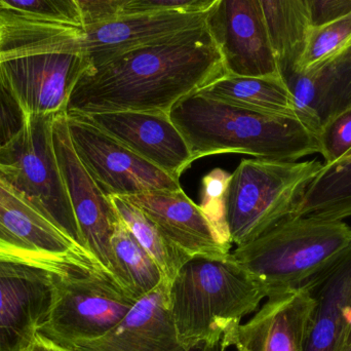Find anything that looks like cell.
<instances>
[{
    "instance_id": "3",
    "label": "cell",
    "mask_w": 351,
    "mask_h": 351,
    "mask_svg": "<svg viewBox=\"0 0 351 351\" xmlns=\"http://www.w3.org/2000/svg\"><path fill=\"white\" fill-rule=\"evenodd\" d=\"M170 117L194 162L216 154L297 162L321 154L319 137L302 121L234 106L195 93L182 99Z\"/></svg>"
},
{
    "instance_id": "5",
    "label": "cell",
    "mask_w": 351,
    "mask_h": 351,
    "mask_svg": "<svg viewBox=\"0 0 351 351\" xmlns=\"http://www.w3.org/2000/svg\"><path fill=\"white\" fill-rule=\"evenodd\" d=\"M350 245L351 227L343 220L289 217L252 243L237 247L231 256L270 297L306 286Z\"/></svg>"
},
{
    "instance_id": "12",
    "label": "cell",
    "mask_w": 351,
    "mask_h": 351,
    "mask_svg": "<svg viewBox=\"0 0 351 351\" xmlns=\"http://www.w3.org/2000/svg\"><path fill=\"white\" fill-rule=\"evenodd\" d=\"M221 1L199 8H164L123 14L84 27L80 47L92 64L143 47L172 43L208 28Z\"/></svg>"
},
{
    "instance_id": "22",
    "label": "cell",
    "mask_w": 351,
    "mask_h": 351,
    "mask_svg": "<svg viewBox=\"0 0 351 351\" xmlns=\"http://www.w3.org/2000/svg\"><path fill=\"white\" fill-rule=\"evenodd\" d=\"M291 217L344 220L351 217V149L323 166L309 184Z\"/></svg>"
},
{
    "instance_id": "28",
    "label": "cell",
    "mask_w": 351,
    "mask_h": 351,
    "mask_svg": "<svg viewBox=\"0 0 351 351\" xmlns=\"http://www.w3.org/2000/svg\"><path fill=\"white\" fill-rule=\"evenodd\" d=\"M0 10H10L39 20L84 27L74 0H0Z\"/></svg>"
},
{
    "instance_id": "29",
    "label": "cell",
    "mask_w": 351,
    "mask_h": 351,
    "mask_svg": "<svg viewBox=\"0 0 351 351\" xmlns=\"http://www.w3.org/2000/svg\"><path fill=\"white\" fill-rule=\"evenodd\" d=\"M324 166L333 164L351 149V108L332 119L319 135Z\"/></svg>"
},
{
    "instance_id": "13",
    "label": "cell",
    "mask_w": 351,
    "mask_h": 351,
    "mask_svg": "<svg viewBox=\"0 0 351 351\" xmlns=\"http://www.w3.org/2000/svg\"><path fill=\"white\" fill-rule=\"evenodd\" d=\"M57 274L30 264H0V351L32 348L53 306Z\"/></svg>"
},
{
    "instance_id": "14",
    "label": "cell",
    "mask_w": 351,
    "mask_h": 351,
    "mask_svg": "<svg viewBox=\"0 0 351 351\" xmlns=\"http://www.w3.org/2000/svg\"><path fill=\"white\" fill-rule=\"evenodd\" d=\"M208 26L220 45L226 74H282L259 0H221Z\"/></svg>"
},
{
    "instance_id": "19",
    "label": "cell",
    "mask_w": 351,
    "mask_h": 351,
    "mask_svg": "<svg viewBox=\"0 0 351 351\" xmlns=\"http://www.w3.org/2000/svg\"><path fill=\"white\" fill-rule=\"evenodd\" d=\"M123 197L145 213L162 234L189 257L230 253V250L221 243L200 206L194 204L183 189L144 192Z\"/></svg>"
},
{
    "instance_id": "11",
    "label": "cell",
    "mask_w": 351,
    "mask_h": 351,
    "mask_svg": "<svg viewBox=\"0 0 351 351\" xmlns=\"http://www.w3.org/2000/svg\"><path fill=\"white\" fill-rule=\"evenodd\" d=\"M0 243L12 249L26 263L58 274L73 266L96 261L62 232L1 172Z\"/></svg>"
},
{
    "instance_id": "33",
    "label": "cell",
    "mask_w": 351,
    "mask_h": 351,
    "mask_svg": "<svg viewBox=\"0 0 351 351\" xmlns=\"http://www.w3.org/2000/svg\"><path fill=\"white\" fill-rule=\"evenodd\" d=\"M221 0H131L123 10V14L164 10V8H199L213 5Z\"/></svg>"
},
{
    "instance_id": "7",
    "label": "cell",
    "mask_w": 351,
    "mask_h": 351,
    "mask_svg": "<svg viewBox=\"0 0 351 351\" xmlns=\"http://www.w3.org/2000/svg\"><path fill=\"white\" fill-rule=\"evenodd\" d=\"M139 300L92 261L56 276L53 306L39 335L59 346L98 339L112 331Z\"/></svg>"
},
{
    "instance_id": "31",
    "label": "cell",
    "mask_w": 351,
    "mask_h": 351,
    "mask_svg": "<svg viewBox=\"0 0 351 351\" xmlns=\"http://www.w3.org/2000/svg\"><path fill=\"white\" fill-rule=\"evenodd\" d=\"M131 0H74L84 27L106 22L121 16Z\"/></svg>"
},
{
    "instance_id": "6",
    "label": "cell",
    "mask_w": 351,
    "mask_h": 351,
    "mask_svg": "<svg viewBox=\"0 0 351 351\" xmlns=\"http://www.w3.org/2000/svg\"><path fill=\"white\" fill-rule=\"evenodd\" d=\"M323 166L317 160H243L227 187L226 220L231 243L237 247L252 243L292 216Z\"/></svg>"
},
{
    "instance_id": "4",
    "label": "cell",
    "mask_w": 351,
    "mask_h": 351,
    "mask_svg": "<svg viewBox=\"0 0 351 351\" xmlns=\"http://www.w3.org/2000/svg\"><path fill=\"white\" fill-rule=\"evenodd\" d=\"M267 298L261 282L227 255L189 258L170 282L169 313L183 348L217 346Z\"/></svg>"
},
{
    "instance_id": "32",
    "label": "cell",
    "mask_w": 351,
    "mask_h": 351,
    "mask_svg": "<svg viewBox=\"0 0 351 351\" xmlns=\"http://www.w3.org/2000/svg\"><path fill=\"white\" fill-rule=\"evenodd\" d=\"M311 25H322L351 12V0H307Z\"/></svg>"
},
{
    "instance_id": "9",
    "label": "cell",
    "mask_w": 351,
    "mask_h": 351,
    "mask_svg": "<svg viewBox=\"0 0 351 351\" xmlns=\"http://www.w3.org/2000/svg\"><path fill=\"white\" fill-rule=\"evenodd\" d=\"M72 145L106 195L182 189L179 179L143 160L77 113H66Z\"/></svg>"
},
{
    "instance_id": "36",
    "label": "cell",
    "mask_w": 351,
    "mask_h": 351,
    "mask_svg": "<svg viewBox=\"0 0 351 351\" xmlns=\"http://www.w3.org/2000/svg\"><path fill=\"white\" fill-rule=\"evenodd\" d=\"M351 341V313L350 315V341H348V343Z\"/></svg>"
},
{
    "instance_id": "35",
    "label": "cell",
    "mask_w": 351,
    "mask_h": 351,
    "mask_svg": "<svg viewBox=\"0 0 351 351\" xmlns=\"http://www.w3.org/2000/svg\"><path fill=\"white\" fill-rule=\"evenodd\" d=\"M0 259L6 260V261L19 262V263L28 264L26 263V262H25L22 258L19 257V256L16 255V254L14 253L12 249L6 247V245H3L2 243H0Z\"/></svg>"
},
{
    "instance_id": "1",
    "label": "cell",
    "mask_w": 351,
    "mask_h": 351,
    "mask_svg": "<svg viewBox=\"0 0 351 351\" xmlns=\"http://www.w3.org/2000/svg\"><path fill=\"white\" fill-rule=\"evenodd\" d=\"M226 74L210 26L172 43L92 64L70 96L66 113L166 112Z\"/></svg>"
},
{
    "instance_id": "10",
    "label": "cell",
    "mask_w": 351,
    "mask_h": 351,
    "mask_svg": "<svg viewBox=\"0 0 351 351\" xmlns=\"http://www.w3.org/2000/svg\"><path fill=\"white\" fill-rule=\"evenodd\" d=\"M53 137L58 162L86 251L125 291L123 274L111 245V237L121 219L110 197L90 177L76 154L66 112L56 115Z\"/></svg>"
},
{
    "instance_id": "24",
    "label": "cell",
    "mask_w": 351,
    "mask_h": 351,
    "mask_svg": "<svg viewBox=\"0 0 351 351\" xmlns=\"http://www.w3.org/2000/svg\"><path fill=\"white\" fill-rule=\"evenodd\" d=\"M109 197L121 220L156 261L164 278L172 282L182 265L191 257L173 245L156 223L127 198L114 195Z\"/></svg>"
},
{
    "instance_id": "18",
    "label": "cell",
    "mask_w": 351,
    "mask_h": 351,
    "mask_svg": "<svg viewBox=\"0 0 351 351\" xmlns=\"http://www.w3.org/2000/svg\"><path fill=\"white\" fill-rule=\"evenodd\" d=\"M280 72L297 117L317 137L332 119L351 108V47L306 71L282 68Z\"/></svg>"
},
{
    "instance_id": "17",
    "label": "cell",
    "mask_w": 351,
    "mask_h": 351,
    "mask_svg": "<svg viewBox=\"0 0 351 351\" xmlns=\"http://www.w3.org/2000/svg\"><path fill=\"white\" fill-rule=\"evenodd\" d=\"M166 278L138 301L128 317L103 337L61 346L70 351H227L221 343L185 348L178 341L169 313ZM59 346V344H58Z\"/></svg>"
},
{
    "instance_id": "38",
    "label": "cell",
    "mask_w": 351,
    "mask_h": 351,
    "mask_svg": "<svg viewBox=\"0 0 351 351\" xmlns=\"http://www.w3.org/2000/svg\"><path fill=\"white\" fill-rule=\"evenodd\" d=\"M3 262H8V261H6V260L0 259V264L3 263ZM8 262H12V261H8Z\"/></svg>"
},
{
    "instance_id": "27",
    "label": "cell",
    "mask_w": 351,
    "mask_h": 351,
    "mask_svg": "<svg viewBox=\"0 0 351 351\" xmlns=\"http://www.w3.org/2000/svg\"><path fill=\"white\" fill-rule=\"evenodd\" d=\"M231 174L222 169H215L204 176L202 184V208L206 218L216 231L221 243L231 249L230 235L226 220L227 187Z\"/></svg>"
},
{
    "instance_id": "25",
    "label": "cell",
    "mask_w": 351,
    "mask_h": 351,
    "mask_svg": "<svg viewBox=\"0 0 351 351\" xmlns=\"http://www.w3.org/2000/svg\"><path fill=\"white\" fill-rule=\"evenodd\" d=\"M111 245L123 274V289L130 296L140 300L162 282L165 278L158 264L121 220L115 227Z\"/></svg>"
},
{
    "instance_id": "15",
    "label": "cell",
    "mask_w": 351,
    "mask_h": 351,
    "mask_svg": "<svg viewBox=\"0 0 351 351\" xmlns=\"http://www.w3.org/2000/svg\"><path fill=\"white\" fill-rule=\"evenodd\" d=\"M80 115L140 158L177 179L194 162L170 113L119 111Z\"/></svg>"
},
{
    "instance_id": "21",
    "label": "cell",
    "mask_w": 351,
    "mask_h": 351,
    "mask_svg": "<svg viewBox=\"0 0 351 351\" xmlns=\"http://www.w3.org/2000/svg\"><path fill=\"white\" fill-rule=\"evenodd\" d=\"M197 93L234 106L298 119L294 99L282 74L260 77L225 74Z\"/></svg>"
},
{
    "instance_id": "26",
    "label": "cell",
    "mask_w": 351,
    "mask_h": 351,
    "mask_svg": "<svg viewBox=\"0 0 351 351\" xmlns=\"http://www.w3.org/2000/svg\"><path fill=\"white\" fill-rule=\"evenodd\" d=\"M351 47V12L322 25H311L294 61L282 68L303 72Z\"/></svg>"
},
{
    "instance_id": "23",
    "label": "cell",
    "mask_w": 351,
    "mask_h": 351,
    "mask_svg": "<svg viewBox=\"0 0 351 351\" xmlns=\"http://www.w3.org/2000/svg\"><path fill=\"white\" fill-rule=\"evenodd\" d=\"M280 65L294 61L311 25L307 0H259Z\"/></svg>"
},
{
    "instance_id": "16",
    "label": "cell",
    "mask_w": 351,
    "mask_h": 351,
    "mask_svg": "<svg viewBox=\"0 0 351 351\" xmlns=\"http://www.w3.org/2000/svg\"><path fill=\"white\" fill-rule=\"evenodd\" d=\"M247 323L223 336L235 351H302L315 300L308 286L267 297Z\"/></svg>"
},
{
    "instance_id": "2",
    "label": "cell",
    "mask_w": 351,
    "mask_h": 351,
    "mask_svg": "<svg viewBox=\"0 0 351 351\" xmlns=\"http://www.w3.org/2000/svg\"><path fill=\"white\" fill-rule=\"evenodd\" d=\"M84 27L0 10V74L27 115L67 111L90 62L80 47Z\"/></svg>"
},
{
    "instance_id": "37",
    "label": "cell",
    "mask_w": 351,
    "mask_h": 351,
    "mask_svg": "<svg viewBox=\"0 0 351 351\" xmlns=\"http://www.w3.org/2000/svg\"><path fill=\"white\" fill-rule=\"evenodd\" d=\"M344 351H351V341L348 344V346H346V350H344Z\"/></svg>"
},
{
    "instance_id": "20",
    "label": "cell",
    "mask_w": 351,
    "mask_h": 351,
    "mask_svg": "<svg viewBox=\"0 0 351 351\" xmlns=\"http://www.w3.org/2000/svg\"><path fill=\"white\" fill-rule=\"evenodd\" d=\"M306 286L315 305L302 351H344L350 341L351 245L331 268Z\"/></svg>"
},
{
    "instance_id": "8",
    "label": "cell",
    "mask_w": 351,
    "mask_h": 351,
    "mask_svg": "<svg viewBox=\"0 0 351 351\" xmlns=\"http://www.w3.org/2000/svg\"><path fill=\"white\" fill-rule=\"evenodd\" d=\"M55 117L28 115L20 133L0 148V172L62 232L86 251L56 154Z\"/></svg>"
},
{
    "instance_id": "34",
    "label": "cell",
    "mask_w": 351,
    "mask_h": 351,
    "mask_svg": "<svg viewBox=\"0 0 351 351\" xmlns=\"http://www.w3.org/2000/svg\"><path fill=\"white\" fill-rule=\"evenodd\" d=\"M30 351H70L63 346H58L53 342L49 341L47 338L37 334L36 339Z\"/></svg>"
},
{
    "instance_id": "30",
    "label": "cell",
    "mask_w": 351,
    "mask_h": 351,
    "mask_svg": "<svg viewBox=\"0 0 351 351\" xmlns=\"http://www.w3.org/2000/svg\"><path fill=\"white\" fill-rule=\"evenodd\" d=\"M28 115L0 74V148L24 128Z\"/></svg>"
}]
</instances>
